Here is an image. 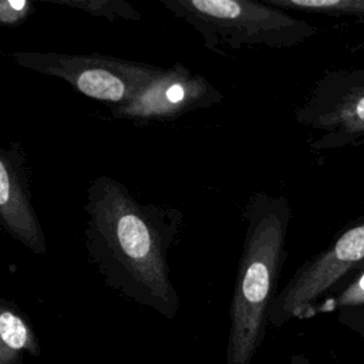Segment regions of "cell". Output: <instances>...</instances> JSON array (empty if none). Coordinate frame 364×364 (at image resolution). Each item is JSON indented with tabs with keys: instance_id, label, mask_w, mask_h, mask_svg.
<instances>
[{
	"instance_id": "obj_9",
	"label": "cell",
	"mask_w": 364,
	"mask_h": 364,
	"mask_svg": "<svg viewBox=\"0 0 364 364\" xmlns=\"http://www.w3.org/2000/svg\"><path fill=\"white\" fill-rule=\"evenodd\" d=\"M24 355H41L37 334L24 311L3 299L0 300V364H21Z\"/></svg>"
},
{
	"instance_id": "obj_14",
	"label": "cell",
	"mask_w": 364,
	"mask_h": 364,
	"mask_svg": "<svg viewBox=\"0 0 364 364\" xmlns=\"http://www.w3.org/2000/svg\"><path fill=\"white\" fill-rule=\"evenodd\" d=\"M289 364H313V363L303 354H294L290 357Z\"/></svg>"
},
{
	"instance_id": "obj_4",
	"label": "cell",
	"mask_w": 364,
	"mask_h": 364,
	"mask_svg": "<svg viewBox=\"0 0 364 364\" xmlns=\"http://www.w3.org/2000/svg\"><path fill=\"white\" fill-rule=\"evenodd\" d=\"M20 67L68 82L77 92L117 108L129 102L164 67L102 54L14 51Z\"/></svg>"
},
{
	"instance_id": "obj_8",
	"label": "cell",
	"mask_w": 364,
	"mask_h": 364,
	"mask_svg": "<svg viewBox=\"0 0 364 364\" xmlns=\"http://www.w3.org/2000/svg\"><path fill=\"white\" fill-rule=\"evenodd\" d=\"M0 222L34 255L47 253L46 233L31 202L26 151L17 141L0 148Z\"/></svg>"
},
{
	"instance_id": "obj_7",
	"label": "cell",
	"mask_w": 364,
	"mask_h": 364,
	"mask_svg": "<svg viewBox=\"0 0 364 364\" xmlns=\"http://www.w3.org/2000/svg\"><path fill=\"white\" fill-rule=\"evenodd\" d=\"M223 100L222 92L203 75L181 63L161 73L129 102L111 108V115L136 122L171 121Z\"/></svg>"
},
{
	"instance_id": "obj_13",
	"label": "cell",
	"mask_w": 364,
	"mask_h": 364,
	"mask_svg": "<svg viewBox=\"0 0 364 364\" xmlns=\"http://www.w3.org/2000/svg\"><path fill=\"white\" fill-rule=\"evenodd\" d=\"M34 13V4L28 0H1L0 1V23L14 27L27 20Z\"/></svg>"
},
{
	"instance_id": "obj_6",
	"label": "cell",
	"mask_w": 364,
	"mask_h": 364,
	"mask_svg": "<svg viewBox=\"0 0 364 364\" xmlns=\"http://www.w3.org/2000/svg\"><path fill=\"white\" fill-rule=\"evenodd\" d=\"M296 119L318 134L311 142L314 149H336L364 139V67L323 74L297 108Z\"/></svg>"
},
{
	"instance_id": "obj_5",
	"label": "cell",
	"mask_w": 364,
	"mask_h": 364,
	"mask_svg": "<svg viewBox=\"0 0 364 364\" xmlns=\"http://www.w3.org/2000/svg\"><path fill=\"white\" fill-rule=\"evenodd\" d=\"M361 263H364V216L294 272L273 300L269 324L280 327L293 318L311 317L316 314L318 300Z\"/></svg>"
},
{
	"instance_id": "obj_11",
	"label": "cell",
	"mask_w": 364,
	"mask_h": 364,
	"mask_svg": "<svg viewBox=\"0 0 364 364\" xmlns=\"http://www.w3.org/2000/svg\"><path fill=\"white\" fill-rule=\"evenodd\" d=\"M284 11H303L324 16H364V0H262Z\"/></svg>"
},
{
	"instance_id": "obj_2",
	"label": "cell",
	"mask_w": 364,
	"mask_h": 364,
	"mask_svg": "<svg viewBox=\"0 0 364 364\" xmlns=\"http://www.w3.org/2000/svg\"><path fill=\"white\" fill-rule=\"evenodd\" d=\"M291 206L284 195L255 192L243 209L245 237L229 306L225 364H252L269 324L284 264Z\"/></svg>"
},
{
	"instance_id": "obj_3",
	"label": "cell",
	"mask_w": 364,
	"mask_h": 364,
	"mask_svg": "<svg viewBox=\"0 0 364 364\" xmlns=\"http://www.w3.org/2000/svg\"><path fill=\"white\" fill-rule=\"evenodd\" d=\"M176 18L191 26L206 50L225 55L243 47L290 48L317 28L290 13L256 0H161Z\"/></svg>"
},
{
	"instance_id": "obj_15",
	"label": "cell",
	"mask_w": 364,
	"mask_h": 364,
	"mask_svg": "<svg viewBox=\"0 0 364 364\" xmlns=\"http://www.w3.org/2000/svg\"><path fill=\"white\" fill-rule=\"evenodd\" d=\"M361 310V320H360V326L357 327L360 330V333L364 336V307H358Z\"/></svg>"
},
{
	"instance_id": "obj_12",
	"label": "cell",
	"mask_w": 364,
	"mask_h": 364,
	"mask_svg": "<svg viewBox=\"0 0 364 364\" xmlns=\"http://www.w3.org/2000/svg\"><path fill=\"white\" fill-rule=\"evenodd\" d=\"M364 307V267L360 273L337 294V297L327 300L317 311L321 310H351Z\"/></svg>"
},
{
	"instance_id": "obj_10",
	"label": "cell",
	"mask_w": 364,
	"mask_h": 364,
	"mask_svg": "<svg viewBox=\"0 0 364 364\" xmlns=\"http://www.w3.org/2000/svg\"><path fill=\"white\" fill-rule=\"evenodd\" d=\"M53 4L81 10L98 18H105L109 23L117 21H139L141 11L125 0H41Z\"/></svg>"
},
{
	"instance_id": "obj_1",
	"label": "cell",
	"mask_w": 364,
	"mask_h": 364,
	"mask_svg": "<svg viewBox=\"0 0 364 364\" xmlns=\"http://www.w3.org/2000/svg\"><path fill=\"white\" fill-rule=\"evenodd\" d=\"M84 212L87 256L105 286L173 318L181 299L168 255L182 230V212L171 205L142 202L108 175L90 181Z\"/></svg>"
}]
</instances>
